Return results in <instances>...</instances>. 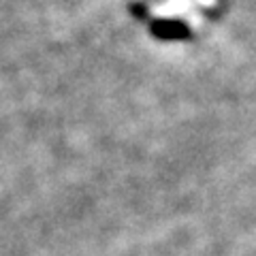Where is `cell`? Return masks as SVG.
<instances>
[{"instance_id": "6da1fadb", "label": "cell", "mask_w": 256, "mask_h": 256, "mask_svg": "<svg viewBox=\"0 0 256 256\" xmlns=\"http://www.w3.org/2000/svg\"><path fill=\"white\" fill-rule=\"evenodd\" d=\"M154 32L162 38H180L186 36V26H182L178 22H158L154 26Z\"/></svg>"}]
</instances>
